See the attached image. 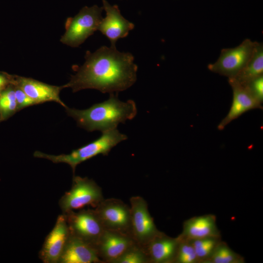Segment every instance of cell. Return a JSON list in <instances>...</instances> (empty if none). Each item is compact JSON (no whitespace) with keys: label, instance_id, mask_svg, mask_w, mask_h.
<instances>
[{"label":"cell","instance_id":"5","mask_svg":"<svg viewBox=\"0 0 263 263\" xmlns=\"http://www.w3.org/2000/svg\"><path fill=\"white\" fill-rule=\"evenodd\" d=\"M104 199L101 188L93 179L73 175L71 189L60 199L62 213L91 206L95 207Z\"/></svg>","mask_w":263,"mask_h":263},{"label":"cell","instance_id":"26","mask_svg":"<svg viewBox=\"0 0 263 263\" xmlns=\"http://www.w3.org/2000/svg\"><path fill=\"white\" fill-rule=\"evenodd\" d=\"M16 75L5 72H0V93L11 85H14Z\"/></svg>","mask_w":263,"mask_h":263},{"label":"cell","instance_id":"19","mask_svg":"<svg viewBox=\"0 0 263 263\" xmlns=\"http://www.w3.org/2000/svg\"><path fill=\"white\" fill-rule=\"evenodd\" d=\"M243 258L226 244L220 242L205 262L206 263H243Z\"/></svg>","mask_w":263,"mask_h":263},{"label":"cell","instance_id":"2","mask_svg":"<svg viewBox=\"0 0 263 263\" xmlns=\"http://www.w3.org/2000/svg\"><path fill=\"white\" fill-rule=\"evenodd\" d=\"M67 114L74 118L78 127L88 132H101L117 129L119 123L135 117L137 113L136 105L132 100H120L117 94H110L108 99L94 104L85 110L65 108Z\"/></svg>","mask_w":263,"mask_h":263},{"label":"cell","instance_id":"1","mask_svg":"<svg viewBox=\"0 0 263 263\" xmlns=\"http://www.w3.org/2000/svg\"><path fill=\"white\" fill-rule=\"evenodd\" d=\"M85 61L76 66L75 74L62 85L73 93L92 89L102 93H118L131 87L137 79V66L130 53L121 52L115 46H103L93 53L87 51Z\"/></svg>","mask_w":263,"mask_h":263},{"label":"cell","instance_id":"27","mask_svg":"<svg viewBox=\"0 0 263 263\" xmlns=\"http://www.w3.org/2000/svg\"><path fill=\"white\" fill-rule=\"evenodd\" d=\"M1 114H0V122H1Z\"/></svg>","mask_w":263,"mask_h":263},{"label":"cell","instance_id":"12","mask_svg":"<svg viewBox=\"0 0 263 263\" xmlns=\"http://www.w3.org/2000/svg\"><path fill=\"white\" fill-rule=\"evenodd\" d=\"M102 3L106 17L102 19L98 30L109 39L111 45L115 46L119 38L129 35L134 25L122 16L117 5H111L106 0H102Z\"/></svg>","mask_w":263,"mask_h":263},{"label":"cell","instance_id":"9","mask_svg":"<svg viewBox=\"0 0 263 263\" xmlns=\"http://www.w3.org/2000/svg\"><path fill=\"white\" fill-rule=\"evenodd\" d=\"M94 210L105 229L131 235L130 207L122 201L115 198L104 199Z\"/></svg>","mask_w":263,"mask_h":263},{"label":"cell","instance_id":"24","mask_svg":"<svg viewBox=\"0 0 263 263\" xmlns=\"http://www.w3.org/2000/svg\"><path fill=\"white\" fill-rule=\"evenodd\" d=\"M244 86L255 98L262 104L263 101V75L251 80Z\"/></svg>","mask_w":263,"mask_h":263},{"label":"cell","instance_id":"13","mask_svg":"<svg viewBox=\"0 0 263 263\" xmlns=\"http://www.w3.org/2000/svg\"><path fill=\"white\" fill-rule=\"evenodd\" d=\"M228 83L233 91L232 103L228 113L217 127L220 131L245 112L255 109H263L262 104L252 95L245 86L234 78H228Z\"/></svg>","mask_w":263,"mask_h":263},{"label":"cell","instance_id":"21","mask_svg":"<svg viewBox=\"0 0 263 263\" xmlns=\"http://www.w3.org/2000/svg\"><path fill=\"white\" fill-rule=\"evenodd\" d=\"M220 237H210L190 241L199 262L205 263L221 242Z\"/></svg>","mask_w":263,"mask_h":263},{"label":"cell","instance_id":"22","mask_svg":"<svg viewBox=\"0 0 263 263\" xmlns=\"http://www.w3.org/2000/svg\"><path fill=\"white\" fill-rule=\"evenodd\" d=\"M115 263H149V262L144 249L135 243L131 246Z\"/></svg>","mask_w":263,"mask_h":263},{"label":"cell","instance_id":"10","mask_svg":"<svg viewBox=\"0 0 263 263\" xmlns=\"http://www.w3.org/2000/svg\"><path fill=\"white\" fill-rule=\"evenodd\" d=\"M135 243L129 234L105 229L95 247L103 263H115Z\"/></svg>","mask_w":263,"mask_h":263},{"label":"cell","instance_id":"20","mask_svg":"<svg viewBox=\"0 0 263 263\" xmlns=\"http://www.w3.org/2000/svg\"><path fill=\"white\" fill-rule=\"evenodd\" d=\"M18 111L14 86L11 85L0 93V112L1 121L7 120Z\"/></svg>","mask_w":263,"mask_h":263},{"label":"cell","instance_id":"16","mask_svg":"<svg viewBox=\"0 0 263 263\" xmlns=\"http://www.w3.org/2000/svg\"><path fill=\"white\" fill-rule=\"evenodd\" d=\"M58 263H103L95 247L70 234Z\"/></svg>","mask_w":263,"mask_h":263},{"label":"cell","instance_id":"4","mask_svg":"<svg viewBox=\"0 0 263 263\" xmlns=\"http://www.w3.org/2000/svg\"><path fill=\"white\" fill-rule=\"evenodd\" d=\"M102 7L84 6L74 17L67 19L65 32L60 41L72 47H77L98 29L103 19Z\"/></svg>","mask_w":263,"mask_h":263},{"label":"cell","instance_id":"18","mask_svg":"<svg viewBox=\"0 0 263 263\" xmlns=\"http://www.w3.org/2000/svg\"><path fill=\"white\" fill-rule=\"evenodd\" d=\"M263 75V44L256 41L252 54L244 67L234 78L242 85Z\"/></svg>","mask_w":263,"mask_h":263},{"label":"cell","instance_id":"23","mask_svg":"<svg viewBox=\"0 0 263 263\" xmlns=\"http://www.w3.org/2000/svg\"><path fill=\"white\" fill-rule=\"evenodd\" d=\"M197 262H199L190 241L181 238L174 263H196Z\"/></svg>","mask_w":263,"mask_h":263},{"label":"cell","instance_id":"8","mask_svg":"<svg viewBox=\"0 0 263 263\" xmlns=\"http://www.w3.org/2000/svg\"><path fill=\"white\" fill-rule=\"evenodd\" d=\"M63 214L70 234L95 247L105 228L94 209H81Z\"/></svg>","mask_w":263,"mask_h":263},{"label":"cell","instance_id":"14","mask_svg":"<svg viewBox=\"0 0 263 263\" xmlns=\"http://www.w3.org/2000/svg\"><path fill=\"white\" fill-rule=\"evenodd\" d=\"M15 86L20 88L37 105L48 101L58 103L63 107L67 106L60 98L63 86L48 84L32 78L16 75Z\"/></svg>","mask_w":263,"mask_h":263},{"label":"cell","instance_id":"3","mask_svg":"<svg viewBox=\"0 0 263 263\" xmlns=\"http://www.w3.org/2000/svg\"><path fill=\"white\" fill-rule=\"evenodd\" d=\"M127 138L126 135L115 129L102 132V135L97 139L69 154L52 155L36 151L33 155L36 158L47 159L54 163L67 164L72 168L74 175L78 165L100 154L108 155L113 147Z\"/></svg>","mask_w":263,"mask_h":263},{"label":"cell","instance_id":"15","mask_svg":"<svg viewBox=\"0 0 263 263\" xmlns=\"http://www.w3.org/2000/svg\"><path fill=\"white\" fill-rule=\"evenodd\" d=\"M180 240L179 235L172 238L161 232L143 248L149 263H174Z\"/></svg>","mask_w":263,"mask_h":263},{"label":"cell","instance_id":"6","mask_svg":"<svg viewBox=\"0 0 263 263\" xmlns=\"http://www.w3.org/2000/svg\"><path fill=\"white\" fill-rule=\"evenodd\" d=\"M255 43L247 38L234 48L222 49L217 60L208 65V70L228 78L234 77L247 64Z\"/></svg>","mask_w":263,"mask_h":263},{"label":"cell","instance_id":"11","mask_svg":"<svg viewBox=\"0 0 263 263\" xmlns=\"http://www.w3.org/2000/svg\"><path fill=\"white\" fill-rule=\"evenodd\" d=\"M70 233L64 214L58 216L55 225L46 237L39 252L44 263H58Z\"/></svg>","mask_w":263,"mask_h":263},{"label":"cell","instance_id":"25","mask_svg":"<svg viewBox=\"0 0 263 263\" xmlns=\"http://www.w3.org/2000/svg\"><path fill=\"white\" fill-rule=\"evenodd\" d=\"M14 86L18 111L24 108L37 105L36 103L29 97L22 90L17 86L14 85Z\"/></svg>","mask_w":263,"mask_h":263},{"label":"cell","instance_id":"17","mask_svg":"<svg viewBox=\"0 0 263 263\" xmlns=\"http://www.w3.org/2000/svg\"><path fill=\"white\" fill-rule=\"evenodd\" d=\"M179 236L182 239L188 241L220 237L215 216L207 214L187 220L183 224V231Z\"/></svg>","mask_w":263,"mask_h":263},{"label":"cell","instance_id":"7","mask_svg":"<svg viewBox=\"0 0 263 263\" xmlns=\"http://www.w3.org/2000/svg\"><path fill=\"white\" fill-rule=\"evenodd\" d=\"M131 234L135 242L144 248L161 231L158 230L151 216L147 202L139 196L130 199Z\"/></svg>","mask_w":263,"mask_h":263}]
</instances>
